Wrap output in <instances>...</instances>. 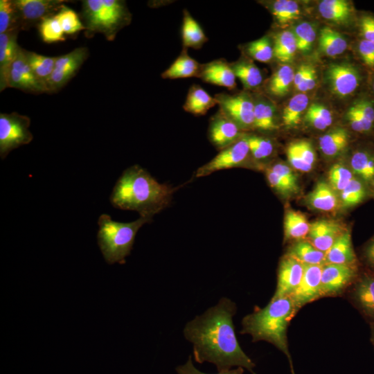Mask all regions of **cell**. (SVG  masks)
Masks as SVG:
<instances>
[{
	"label": "cell",
	"instance_id": "30",
	"mask_svg": "<svg viewBox=\"0 0 374 374\" xmlns=\"http://www.w3.org/2000/svg\"><path fill=\"white\" fill-rule=\"evenodd\" d=\"M208 39L199 24L193 18L187 9L183 10L181 26V42L183 48L199 49Z\"/></svg>",
	"mask_w": 374,
	"mask_h": 374
},
{
	"label": "cell",
	"instance_id": "57",
	"mask_svg": "<svg viewBox=\"0 0 374 374\" xmlns=\"http://www.w3.org/2000/svg\"><path fill=\"white\" fill-rule=\"evenodd\" d=\"M317 78L315 69L309 65L307 74L303 82L296 88L298 91L305 92L314 89L317 84Z\"/></svg>",
	"mask_w": 374,
	"mask_h": 374
},
{
	"label": "cell",
	"instance_id": "42",
	"mask_svg": "<svg viewBox=\"0 0 374 374\" xmlns=\"http://www.w3.org/2000/svg\"><path fill=\"white\" fill-rule=\"evenodd\" d=\"M251 157L256 161L269 158L274 152L273 141L268 138L255 134H245Z\"/></svg>",
	"mask_w": 374,
	"mask_h": 374
},
{
	"label": "cell",
	"instance_id": "1",
	"mask_svg": "<svg viewBox=\"0 0 374 374\" xmlns=\"http://www.w3.org/2000/svg\"><path fill=\"white\" fill-rule=\"evenodd\" d=\"M236 312L235 303L222 297L216 305L188 321L184 335L193 344L195 362L212 363L218 371L238 366L256 374V364L243 351L235 335L233 318Z\"/></svg>",
	"mask_w": 374,
	"mask_h": 374
},
{
	"label": "cell",
	"instance_id": "29",
	"mask_svg": "<svg viewBox=\"0 0 374 374\" xmlns=\"http://www.w3.org/2000/svg\"><path fill=\"white\" fill-rule=\"evenodd\" d=\"M318 10L324 19L339 24H349L354 15L351 3L345 0L321 1Z\"/></svg>",
	"mask_w": 374,
	"mask_h": 374
},
{
	"label": "cell",
	"instance_id": "40",
	"mask_svg": "<svg viewBox=\"0 0 374 374\" xmlns=\"http://www.w3.org/2000/svg\"><path fill=\"white\" fill-rule=\"evenodd\" d=\"M308 105V97L305 93H298L294 96L284 108L282 119L287 128L296 126Z\"/></svg>",
	"mask_w": 374,
	"mask_h": 374
},
{
	"label": "cell",
	"instance_id": "24",
	"mask_svg": "<svg viewBox=\"0 0 374 374\" xmlns=\"http://www.w3.org/2000/svg\"><path fill=\"white\" fill-rule=\"evenodd\" d=\"M254 101V121L253 129L264 132H274L278 128L276 123V108L264 96H253Z\"/></svg>",
	"mask_w": 374,
	"mask_h": 374
},
{
	"label": "cell",
	"instance_id": "48",
	"mask_svg": "<svg viewBox=\"0 0 374 374\" xmlns=\"http://www.w3.org/2000/svg\"><path fill=\"white\" fill-rule=\"evenodd\" d=\"M355 177L350 168L342 163H335L329 170L328 180L330 186L341 192Z\"/></svg>",
	"mask_w": 374,
	"mask_h": 374
},
{
	"label": "cell",
	"instance_id": "10",
	"mask_svg": "<svg viewBox=\"0 0 374 374\" xmlns=\"http://www.w3.org/2000/svg\"><path fill=\"white\" fill-rule=\"evenodd\" d=\"M245 134L240 140L219 151L210 161L199 167L196 171L195 177L208 176L218 170L245 164L251 156Z\"/></svg>",
	"mask_w": 374,
	"mask_h": 374
},
{
	"label": "cell",
	"instance_id": "43",
	"mask_svg": "<svg viewBox=\"0 0 374 374\" xmlns=\"http://www.w3.org/2000/svg\"><path fill=\"white\" fill-rule=\"evenodd\" d=\"M305 121L314 128L323 130L331 125L333 118L331 112L324 105L312 103L308 108Z\"/></svg>",
	"mask_w": 374,
	"mask_h": 374
},
{
	"label": "cell",
	"instance_id": "13",
	"mask_svg": "<svg viewBox=\"0 0 374 374\" xmlns=\"http://www.w3.org/2000/svg\"><path fill=\"white\" fill-rule=\"evenodd\" d=\"M8 87L34 94L48 93L46 85L33 73L28 62L26 50L21 47L11 66Z\"/></svg>",
	"mask_w": 374,
	"mask_h": 374
},
{
	"label": "cell",
	"instance_id": "36",
	"mask_svg": "<svg viewBox=\"0 0 374 374\" xmlns=\"http://www.w3.org/2000/svg\"><path fill=\"white\" fill-rule=\"evenodd\" d=\"M294 72L293 69L283 64L278 67L268 81L267 91L276 97H281L288 93L292 83L294 82Z\"/></svg>",
	"mask_w": 374,
	"mask_h": 374
},
{
	"label": "cell",
	"instance_id": "4",
	"mask_svg": "<svg viewBox=\"0 0 374 374\" xmlns=\"http://www.w3.org/2000/svg\"><path fill=\"white\" fill-rule=\"evenodd\" d=\"M80 19L85 37L91 38L100 33L112 42L121 30L130 24L132 14L123 0H84Z\"/></svg>",
	"mask_w": 374,
	"mask_h": 374
},
{
	"label": "cell",
	"instance_id": "27",
	"mask_svg": "<svg viewBox=\"0 0 374 374\" xmlns=\"http://www.w3.org/2000/svg\"><path fill=\"white\" fill-rule=\"evenodd\" d=\"M217 105L215 97L211 96L200 85L193 84L188 89L183 109L186 112L199 116L205 115Z\"/></svg>",
	"mask_w": 374,
	"mask_h": 374
},
{
	"label": "cell",
	"instance_id": "25",
	"mask_svg": "<svg viewBox=\"0 0 374 374\" xmlns=\"http://www.w3.org/2000/svg\"><path fill=\"white\" fill-rule=\"evenodd\" d=\"M201 67L202 64L188 55V49L182 48L179 55L161 76L163 79L170 80L198 78Z\"/></svg>",
	"mask_w": 374,
	"mask_h": 374
},
{
	"label": "cell",
	"instance_id": "11",
	"mask_svg": "<svg viewBox=\"0 0 374 374\" xmlns=\"http://www.w3.org/2000/svg\"><path fill=\"white\" fill-rule=\"evenodd\" d=\"M359 265L325 263L321 280V297L335 296L350 287L359 272Z\"/></svg>",
	"mask_w": 374,
	"mask_h": 374
},
{
	"label": "cell",
	"instance_id": "39",
	"mask_svg": "<svg viewBox=\"0 0 374 374\" xmlns=\"http://www.w3.org/2000/svg\"><path fill=\"white\" fill-rule=\"evenodd\" d=\"M26 55L33 73L46 87V82L54 70L57 57L46 56L26 50Z\"/></svg>",
	"mask_w": 374,
	"mask_h": 374
},
{
	"label": "cell",
	"instance_id": "6",
	"mask_svg": "<svg viewBox=\"0 0 374 374\" xmlns=\"http://www.w3.org/2000/svg\"><path fill=\"white\" fill-rule=\"evenodd\" d=\"M30 119L17 112L0 114V157L4 159L14 149L30 143L33 136L29 130Z\"/></svg>",
	"mask_w": 374,
	"mask_h": 374
},
{
	"label": "cell",
	"instance_id": "5",
	"mask_svg": "<svg viewBox=\"0 0 374 374\" xmlns=\"http://www.w3.org/2000/svg\"><path fill=\"white\" fill-rule=\"evenodd\" d=\"M152 220L140 217L131 222H119L112 220L107 214H102L98 220L97 240L107 263H125V258L130 254L138 231Z\"/></svg>",
	"mask_w": 374,
	"mask_h": 374
},
{
	"label": "cell",
	"instance_id": "15",
	"mask_svg": "<svg viewBox=\"0 0 374 374\" xmlns=\"http://www.w3.org/2000/svg\"><path fill=\"white\" fill-rule=\"evenodd\" d=\"M244 132L220 109L213 115L208 129V138L219 151L240 140Z\"/></svg>",
	"mask_w": 374,
	"mask_h": 374
},
{
	"label": "cell",
	"instance_id": "32",
	"mask_svg": "<svg viewBox=\"0 0 374 374\" xmlns=\"http://www.w3.org/2000/svg\"><path fill=\"white\" fill-rule=\"evenodd\" d=\"M319 47L321 52L329 57L343 53L348 47L346 39L339 32L330 27H323L320 30Z\"/></svg>",
	"mask_w": 374,
	"mask_h": 374
},
{
	"label": "cell",
	"instance_id": "12",
	"mask_svg": "<svg viewBox=\"0 0 374 374\" xmlns=\"http://www.w3.org/2000/svg\"><path fill=\"white\" fill-rule=\"evenodd\" d=\"M65 0H13L20 30H28L45 18L55 15Z\"/></svg>",
	"mask_w": 374,
	"mask_h": 374
},
{
	"label": "cell",
	"instance_id": "34",
	"mask_svg": "<svg viewBox=\"0 0 374 374\" xmlns=\"http://www.w3.org/2000/svg\"><path fill=\"white\" fill-rule=\"evenodd\" d=\"M371 197L369 186L356 176L340 193V203L344 208H353Z\"/></svg>",
	"mask_w": 374,
	"mask_h": 374
},
{
	"label": "cell",
	"instance_id": "23",
	"mask_svg": "<svg viewBox=\"0 0 374 374\" xmlns=\"http://www.w3.org/2000/svg\"><path fill=\"white\" fill-rule=\"evenodd\" d=\"M325 263L359 265L349 229H346L341 234L328 251L326 252Z\"/></svg>",
	"mask_w": 374,
	"mask_h": 374
},
{
	"label": "cell",
	"instance_id": "9",
	"mask_svg": "<svg viewBox=\"0 0 374 374\" xmlns=\"http://www.w3.org/2000/svg\"><path fill=\"white\" fill-rule=\"evenodd\" d=\"M89 54L87 47H78L57 57L54 70L46 82L48 92H57L64 87L76 75Z\"/></svg>",
	"mask_w": 374,
	"mask_h": 374
},
{
	"label": "cell",
	"instance_id": "50",
	"mask_svg": "<svg viewBox=\"0 0 374 374\" xmlns=\"http://www.w3.org/2000/svg\"><path fill=\"white\" fill-rule=\"evenodd\" d=\"M357 50L363 64L374 70V43L360 39L357 45Z\"/></svg>",
	"mask_w": 374,
	"mask_h": 374
},
{
	"label": "cell",
	"instance_id": "3",
	"mask_svg": "<svg viewBox=\"0 0 374 374\" xmlns=\"http://www.w3.org/2000/svg\"><path fill=\"white\" fill-rule=\"evenodd\" d=\"M299 312L290 296L271 298L263 308L255 310L242 320L241 334H248L253 342L265 341L287 357L292 374H295L287 341V328Z\"/></svg>",
	"mask_w": 374,
	"mask_h": 374
},
{
	"label": "cell",
	"instance_id": "35",
	"mask_svg": "<svg viewBox=\"0 0 374 374\" xmlns=\"http://www.w3.org/2000/svg\"><path fill=\"white\" fill-rule=\"evenodd\" d=\"M310 224L304 214L294 210H288L284 218V232L287 239L303 240L308 235Z\"/></svg>",
	"mask_w": 374,
	"mask_h": 374
},
{
	"label": "cell",
	"instance_id": "16",
	"mask_svg": "<svg viewBox=\"0 0 374 374\" xmlns=\"http://www.w3.org/2000/svg\"><path fill=\"white\" fill-rule=\"evenodd\" d=\"M346 119L356 133L368 136L374 133V98L362 95L354 100L346 113Z\"/></svg>",
	"mask_w": 374,
	"mask_h": 374
},
{
	"label": "cell",
	"instance_id": "51",
	"mask_svg": "<svg viewBox=\"0 0 374 374\" xmlns=\"http://www.w3.org/2000/svg\"><path fill=\"white\" fill-rule=\"evenodd\" d=\"M286 154L290 163L294 169L303 172H310L312 169L303 161L294 142L287 146Z\"/></svg>",
	"mask_w": 374,
	"mask_h": 374
},
{
	"label": "cell",
	"instance_id": "56",
	"mask_svg": "<svg viewBox=\"0 0 374 374\" xmlns=\"http://www.w3.org/2000/svg\"><path fill=\"white\" fill-rule=\"evenodd\" d=\"M361 256L364 268L374 273V235L364 244Z\"/></svg>",
	"mask_w": 374,
	"mask_h": 374
},
{
	"label": "cell",
	"instance_id": "55",
	"mask_svg": "<svg viewBox=\"0 0 374 374\" xmlns=\"http://www.w3.org/2000/svg\"><path fill=\"white\" fill-rule=\"evenodd\" d=\"M294 143L303 161L312 168L316 161V154L311 143L305 140Z\"/></svg>",
	"mask_w": 374,
	"mask_h": 374
},
{
	"label": "cell",
	"instance_id": "17",
	"mask_svg": "<svg viewBox=\"0 0 374 374\" xmlns=\"http://www.w3.org/2000/svg\"><path fill=\"white\" fill-rule=\"evenodd\" d=\"M304 270V265L286 254L278 266L276 289L272 298L291 296L300 284Z\"/></svg>",
	"mask_w": 374,
	"mask_h": 374
},
{
	"label": "cell",
	"instance_id": "2",
	"mask_svg": "<svg viewBox=\"0 0 374 374\" xmlns=\"http://www.w3.org/2000/svg\"><path fill=\"white\" fill-rule=\"evenodd\" d=\"M175 190L160 184L144 168L134 165L123 172L109 200L116 208L137 211L140 217L152 218L169 206Z\"/></svg>",
	"mask_w": 374,
	"mask_h": 374
},
{
	"label": "cell",
	"instance_id": "33",
	"mask_svg": "<svg viewBox=\"0 0 374 374\" xmlns=\"http://www.w3.org/2000/svg\"><path fill=\"white\" fill-rule=\"evenodd\" d=\"M287 254L303 265H324L326 262V253L308 240H299L291 247Z\"/></svg>",
	"mask_w": 374,
	"mask_h": 374
},
{
	"label": "cell",
	"instance_id": "41",
	"mask_svg": "<svg viewBox=\"0 0 374 374\" xmlns=\"http://www.w3.org/2000/svg\"><path fill=\"white\" fill-rule=\"evenodd\" d=\"M242 49L249 57L258 62L267 63L274 58L273 43L267 35L246 44Z\"/></svg>",
	"mask_w": 374,
	"mask_h": 374
},
{
	"label": "cell",
	"instance_id": "45",
	"mask_svg": "<svg viewBox=\"0 0 374 374\" xmlns=\"http://www.w3.org/2000/svg\"><path fill=\"white\" fill-rule=\"evenodd\" d=\"M42 41L51 44L65 41V34L55 15L44 19L37 26Z\"/></svg>",
	"mask_w": 374,
	"mask_h": 374
},
{
	"label": "cell",
	"instance_id": "22",
	"mask_svg": "<svg viewBox=\"0 0 374 374\" xmlns=\"http://www.w3.org/2000/svg\"><path fill=\"white\" fill-rule=\"evenodd\" d=\"M349 165L353 174L370 188L374 180V145L358 146L350 156Z\"/></svg>",
	"mask_w": 374,
	"mask_h": 374
},
{
	"label": "cell",
	"instance_id": "59",
	"mask_svg": "<svg viewBox=\"0 0 374 374\" xmlns=\"http://www.w3.org/2000/svg\"><path fill=\"white\" fill-rule=\"evenodd\" d=\"M371 326V341L374 347V322L370 323Z\"/></svg>",
	"mask_w": 374,
	"mask_h": 374
},
{
	"label": "cell",
	"instance_id": "46",
	"mask_svg": "<svg viewBox=\"0 0 374 374\" xmlns=\"http://www.w3.org/2000/svg\"><path fill=\"white\" fill-rule=\"evenodd\" d=\"M21 30L19 17L13 0L0 1V34Z\"/></svg>",
	"mask_w": 374,
	"mask_h": 374
},
{
	"label": "cell",
	"instance_id": "58",
	"mask_svg": "<svg viewBox=\"0 0 374 374\" xmlns=\"http://www.w3.org/2000/svg\"><path fill=\"white\" fill-rule=\"evenodd\" d=\"M308 67V64H302L299 67L298 70L294 73V84L296 87H298L304 80L307 74Z\"/></svg>",
	"mask_w": 374,
	"mask_h": 374
},
{
	"label": "cell",
	"instance_id": "44",
	"mask_svg": "<svg viewBox=\"0 0 374 374\" xmlns=\"http://www.w3.org/2000/svg\"><path fill=\"white\" fill-rule=\"evenodd\" d=\"M55 16L65 35H73L85 30L78 14L65 4L61 6Z\"/></svg>",
	"mask_w": 374,
	"mask_h": 374
},
{
	"label": "cell",
	"instance_id": "49",
	"mask_svg": "<svg viewBox=\"0 0 374 374\" xmlns=\"http://www.w3.org/2000/svg\"><path fill=\"white\" fill-rule=\"evenodd\" d=\"M265 175L269 186L281 195L289 196L298 192L269 167L265 169Z\"/></svg>",
	"mask_w": 374,
	"mask_h": 374
},
{
	"label": "cell",
	"instance_id": "18",
	"mask_svg": "<svg viewBox=\"0 0 374 374\" xmlns=\"http://www.w3.org/2000/svg\"><path fill=\"white\" fill-rule=\"evenodd\" d=\"M323 265H304L301 281L290 296L299 310L303 305L321 297Z\"/></svg>",
	"mask_w": 374,
	"mask_h": 374
},
{
	"label": "cell",
	"instance_id": "26",
	"mask_svg": "<svg viewBox=\"0 0 374 374\" xmlns=\"http://www.w3.org/2000/svg\"><path fill=\"white\" fill-rule=\"evenodd\" d=\"M306 199L311 208L323 212L336 210L340 203L336 191L329 184L323 181L316 184Z\"/></svg>",
	"mask_w": 374,
	"mask_h": 374
},
{
	"label": "cell",
	"instance_id": "61",
	"mask_svg": "<svg viewBox=\"0 0 374 374\" xmlns=\"http://www.w3.org/2000/svg\"><path fill=\"white\" fill-rule=\"evenodd\" d=\"M371 89H372V91L374 94V75L372 78V80H371Z\"/></svg>",
	"mask_w": 374,
	"mask_h": 374
},
{
	"label": "cell",
	"instance_id": "14",
	"mask_svg": "<svg viewBox=\"0 0 374 374\" xmlns=\"http://www.w3.org/2000/svg\"><path fill=\"white\" fill-rule=\"evenodd\" d=\"M353 305L369 323L374 322V273L364 268L350 287Z\"/></svg>",
	"mask_w": 374,
	"mask_h": 374
},
{
	"label": "cell",
	"instance_id": "20",
	"mask_svg": "<svg viewBox=\"0 0 374 374\" xmlns=\"http://www.w3.org/2000/svg\"><path fill=\"white\" fill-rule=\"evenodd\" d=\"M346 229L330 220H320L310 224V242L319 250L326 252Z\"/></svg>",
	"mask_w": 374,
	"mask_h": 374
},
{
	"label": "cell",
	"instance_id": "47",
	"mask_svg": "<svg viewBox=\"0 0 374 374\" xmlns=\"http://www.w3.org/2000/svg\"><path fill=\"white\" fill-rule=\"evenodd\" d=\"M297 49L308 53L312 48L316 38V29L312 24L306 21L296 25L293 30Z\"/></svg>",
	"mask_w": 374,
	"mask_h": 374
},
{
	"label": "cell",
	"instance_id": "21",
	"mask_svg": "<svg viewBox=\"0 0 374 374\" xmlns=\"http://www.w3.org/2000/svg\"><path fill=\"white\" fill-rule=\"evenodd\" d=\"M19 30L0 34V91L8 88V76L20 46L17 44Z\"/></svg>",
	"mask_w": 374,
	"mask_h": 374
},
{
	"label": "cell",
	"instance_id": "28",
	"mask_svg": "<svg viewBox=\"0 0 374 374\" xmlns=\"http://www.w3.org/2000/svg\"><path fill=\"white\" fill-rule=\"evenodd\" d=\"M230 65L235 77L240 80L245 89L254 90L261 85L263 81L262 73L249 57L242 56L230 63Z\"/></svg>",
	"mask_w": 374,
	"mask_h": 374
},
{
	"label": "cell",
	"instance_id": "19",
	"mask_svg": "<svg viewBox=\"0 0 374 374\" xmlns=\"http://www.w3.org/2000/svg\"><path fill=\"white\" fill-rule=\"evenodd\" d=\"M198 78L206 83L223 87L229 90L235 89L237 85L236 77L230 63L224 58L202 64Z\"/></svg>",
	"mask_w": 374,
	"mask_h": 374
},
{
	"label": "cell",
	"instance_id": "8",
	"mask_svg": "<svg viewBox=\"0 0 374 374\" xmlns=\"http://www.w3.org/2000/svg\"><path fill=\"white\" fill-rule=\"evenodd\" d=\"M219 109L233 121L242 131L253 129L254 101L253 96L246 91L229 94L219 93L214 96Z\"/></svg>",
	"mask_w": 374,
	"mask_h": 374
},
{
	"label": "cell",
	"instance_id": "54",
	"mask_svg": "<svg viewBox=\"0 0 374 374\" xmlns=\"http://www.w3.org/2000/svg\"><path fill=\"white\" fill-rule=\"evenodd\" d=\"M269 168L299 191L297 177L289 166L282 163H277Z\"/></svg>",
	"mask_w": 374,
	"mask_h": 374
},
{
	"label": "cell",
	"instance_id": "37",
	"mask_svg": "<svg viewBox=\"0 0 374 374\" xmlns=\"http://www.w3.org/2000/svg\"><path fill=\"white\" fill-rule=\"evenodd\" d=\"M274 58L282 63L290 62L297 49L293 32L283 30L276 34L273 40Z\"/></svg>",
	"mask_w": 374,
	"mask_h": 374
},
{
	"label": "cell",
	"instance_id": "53",
	"mask_svg": "<svg viewBox=\"0 0 374 374\" xmlns=\"http://www.w3.org/2000/svg\"><path fill=\"white\" fill-rule=\"evenodd\" d=\"M177 374H208L202 373L197 369L192 361L191 356L188 357V361L181 366H179L176 368ZM244 369L242 367H238L234 369H229L226 371H218L216 374H243Z\"/></svg>",
	"mask_w": 374,
	"mask_h": 374
},
{
	"label": "cell",
	"instance_id": "31",
	"mask_svg": "<svg viewBox=\"0 0 374 374\" xmlns=\"http://www.w3.org/2000/svg\"><path fill=\"white\" fill-rule=\"evenodd\" d=\"M350 141V134L346 129L336 127L319 138V147L328 157H334L342 152Z\"/></svg>",
	"mask_w": 374,
	"mask_h": 374
},
{
	"label": "cell",
	"instance_id": "7",
	"mask_svg": "<svg viewBox=\"0 0 374 374\" xmlns=\"http://www.w3.org/2000/svg\"><path fill=\"white\" fill-rule=\"evenodd\" d=\"M325 78L330 91L336 96L344 98L359 89L364 76L357 65L344 62L330 64L326 71Z\"/></svg>",
	"mask_w": 374,
	"mask_h": 374
},
{
	"label": "cell",
	"instance_id": "60",
	"mask_svg": "<svg viewBox=\"0 0 374 374\" xmlns=\"http://www.w3.org/2000/svg\"><path fill=\"white\" fill-rule=\"evenodd\" d=\"M370 190H371V197H374V180L370 186Z\"/></svg>",
	"mask_w": 374,
	"mask_h": 374
},
{
	"label": "cell",
	"instance_id": "38",
	"mask_svg": "<svg viewBox=\"0 0 374 374\" xmlns=\"http://www.w3.org/2000/svg\"><path fill=\"white\" fill-rule=\"evenodd\" d=\"M275 21L280 26H285L296 20L301 15L298 3L292 0H277L268 3Z\"/></svg>",
	"mask_w": 374,
	"mask_h": 374
},
{
	"label": "cell",
	"instance_id": "52",
	"mask_svg": "<svg viewBox=\"0 0 374 374\" xmlns=\"http://www.w3.org/2000/svg\"><path fill=\"white\" fill-rule=\"evenodd\" d=\"M358 25L361 39L374 43V15L363 14L359 19Z\"/></svg>",
	"mask_w": 374,
	"mask_h": 374
}]
</instances>
